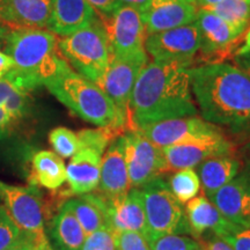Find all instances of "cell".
<instances>
[{
    "label": "cell",
    "instance_id": "cell-1",
    "mask_svg": "<svg viewBox=\"0 0 250 250\" xmlns=\"http://www.w3.org/2000/svg\"><path fill=\"white\" fill-rule=\"evenodd\" d=\"M202 117L239 142H250V76L221 62L190 68Z\"/></svg>",
    "mask_w": 250,
    "mask_h": 250
},
{
    "label": "cell",
    "instance_id": "cell-2",
    "mask_svg": "<svg viewBox=\"0 0 250 250\" xmlns=\"http://www.w3.org/2000/svg\"><path fill=\"white\" fill-rule=\"evenodd\" d=\"M134 127L173 118L195 116L190 68L179 62H147L140 71L131 95Z\"/></svg>",
    "mask_w": 250,
    "mask_h": 250
},
{
    "label": "cell",
    "instance_id": "cell-3",
    "mask_svg": "<svg viewBox=\"0 0 250 250\" xmlns=\"http://www.w3.org/2000/svg\"><path fill=\"white\" fill-rule=\"evenodd\" d=\"M59 39L48 29L9 30L5 52L14 67L2 79L14 88L30 92L72 68L59 51Z\"/></svg>",
    "mask_w": 250,
    "mask_h": 250
},
{
    "label": "cell",
    "instance_id": "cell-4",
    "mask_svg": "<svg viewBox=\"0 0 250 250\" xmlns=\"http://www.w3.org/2000/svg\"><path fill=\"white\" fill-rule=\"evenodd\" d=\"M44 86L83 121L100 127H114L123 133L129 131L105 93L72 68L46 81Z\"/></svg>",
    "mask_w": 250,
    "mask_h": 250
},
{
    "label": "cell",
    "instance_id": "cell-5",
    "mask_svg": "<svg viewBox=\"0 0 250 250\" xmlns=\"http://www.w3.org/2000/svg\"><path fill=\"white\" fill-rule=\"evenodd\" d=\"M58 46L70 66L95 83L107 71L112 56L107 31L99 18L89 26L62 37Z\"/></svg>",
    "mask_w": 250,
    "mask_h": 250
},
{
    "label": "cell",
    "instance_id": "cell-6",
    "mask_svg": "<svg viewBox=\"0 0 250 250\" xmlns=\"http://www.w3.org/2000/svg\"><path fill=\"white\" fill-rule=\"evenodd\" d=\"M146 221L148 227V239L166 234L190 235L186 208L174 193L167 181L158 177L140 188Z\"/></svg>",
    "mask_w": 250,
    "mask_h": 250
},
{
    "label": "cell",
    "instance_id": "cell-7",
    "mask_svg": "<svg viewBox=\"0 0 250 250\" xmlns=\"http://www.w3.org/2000/svg\"><path fill=\"white\" fill-rule=\"evenodd\" d=\"M195 23L199 31V49L193 67L221 64L235 56L246 30L205 9H199Z\"/></svg>",
    "mask_w": 250,
    "mask_h": 250
},
{
    "label": "cell",
    "instance_id": "cell-8",
    "mask_svg": "<svg viewBox=\"0 0 250 250\" xmlns=\"http://www.w3.org/2000/svg\"><path fill=\"white\" fill-rule=\"evenodd\" d=\"M102 23L110 42L112 56L121 59L148 58L145 50L147 37L142 13L131 6L120 4Z\"/></svg>",
    "mask_w": 250,
    "mask_h": 250
},
{
    "label": "cell",
    "instance_id": "cell-9",
    "mask_svg": "<svg viewBox=\"0 0 250 250\" xmlns=\"http://www.w3.org/2000/svg\"><path fill=\"white\" fill-rule=\"evenodd\" d=\"M131 188H140L167 174L162 148L154 145L138 127L122 134Z\"/></svg>",
    "mask_w": 250,
    "mask_h": 250
},
{
    "label": "cell",
    "instance_id": "cell-10",
    "mask_svg": "<svg viewBox=\"0 0 250 250\" xmlns=\"http://www.w3.org/2000/svg\"><path fill=\"white\" fill-rule=\"evenodd\" d=\"M148 62V58L121 59L111 56L107 71L96 85L114 103L122 122L127 129H134L131 121V95L140 71Z\"/></svg>",
    "mask_w": 250,
    "mask_h": 250
},
{
    "label": "cell",
    "instance_id": "cell-11",
    "mask_svg": "<svg viewBox=\"0 0 250 250\" xmlns=\"http://www.w3.org/2000/svg\"><path fill=\"white\" fill-rule=\"evenodd\" d=\"M199 49L196 23L159 31L146 37L145 50L156 62H179L192 68Z\"/></svg>",
    "mask_w": 250,
    "mask_h": 250
},
{
    "label": "cell",
    "instance_id": "cell-12",
    "mask_svg": "<svg viewBox=\"0 0 250 250\" xmlns=\"http://www.w3.org/2000/svg\"><path fill=\"white\" fill-rule=\"evenodd\" d=\"M0 198L14 223L36 246L48 240L44 233L42 202L35 188L9 186L0 181Z\"/></svg>",
    "mask_w": 250,
    "mask_h": 250
},
{
    "label": "cell",
    "instance_id": "cell-13",
    "mask_svg": "<svg viewBox=\"0 0 250 250\" xmlns=\"http://www.w3.org/2000/svg\"><path fill=\"white\" fill-rule=\"evenodd\" d=\"M235 146L224 132L205 136L162 148L167 173L195 168L213 156L234 155Z\"/></svg>",
    "mask_w": 250,
    "mask_h": 250
},
{
    "label": "cell",
    "instance_id": "cell-14",
    "mask_svg": "<svg viewBox=\"0 0 250 250\" xmlns=\"http://www.w3.org/2000/svg\"><path fill=\"white\" fill-rule=\"evenodd\" d=\"M137 127L160 148L224 132L218 126L197 115L144 124Z\"/></svg>",
    "mask_w": 250,
    "mask_h": 250
},
{
    "label": "cell",
    "instance_id": "cell-15",
    "mask_svg": "<svg viewBox=\"0 0 250 250\" xmlns=\"http://www.w3.org/2000/svg\"><path fill=\"white\" fill-rule=\"evenodd\" d=\"M210 201L230 224L250 228V175L240 170Z\"/></svg>",
    "mask_w": 250,
    "mask_h": 250
},
{
    "label": "cell",
    "instance_id": "cell-16",
    "mask_svg": "<svg viewBox=\"0 0 250 250\" xmlns=\"http://www.w3.org/2000/svg\"><path fill=\"white\" fill-rule=\"evenodd\" d=\"M107 203L108 226L116 233L138 232L148 239L149 232L140 189L131 188L125 195Z\"/></svg>",
    "mask_w": 250,
    "mask_h": 250
},
{
    "label": "cell",
    "instance_id": "cell-17",
    "mask_svg": "<svg viewBox=\"0 0 250 250\" xmlns=\"http://www.w3.org/2000/svg\"><path fill=\"white\" fill-rule=\"evenodd\" d=\"M199 8L188 0H152L142 18L146 34L174 29V28L193 23Z\"/></svg>",
    "mask_w": 250,
    "mask_h": 250
},
{
    "label": "cell",
    "instance_id": "cell-18",
    "mask_svg": "<svg viewBox=\"0 0 250 250\" xmlns=\"http://www.w3.org/2000/svg\"><path fill=\"white\" fill-rule=\"evenodd\" d=\"M51 0H0V23L12 29H44Z\"/></svg>",
    "mask_w": 250,
    "mask_h": 250
},
{
    "label": "cell",
    "instance_id": "cell-19",
    "mask_svg": "<svg viewBox=\"0 0 250 250\" xmlns=\"http://www.w3.org/2000/svg\"><path fill=\"white\" fill-rule=\"evenodd\" d=\"M98 188L105 199L123 196L131 189L122 136L112 140L103 153Z\"/></svg>",
    "mask_w": 250,
    "mask_h": 250
},
{
    "label": "cell",
    "instance_id": "cell-20",
    "mask_svg": "<svg viewBox=\"0 0 250 250\" xmlns=\"http://www.w3.org/2000/svg\"><path fill=\"white\" fill-rule=\"evenodd\" d=\"M98 19L87 0H51V15L46 29L57 36H68Z\"/></svg>",
    "mask_w": 250,
    "mask_h": 250
},
{
    "label": "cell",
    "instance_id": "cell-21",
    "mask_svg": "<svg viewBox=\"0 0 250 250\" xmlns=\"http://www.w3.org/2000/svg\"><path fill=\"white\" fill-rule=\"evenodd\" d=\"M102 155L90 148H81L66 167V181L76 195L90 193L99 187Z\"/></svg>",
    "mask_w": 250,
    "mask_h": 250
},
{
    "label": "cell",
    "instance_id": "cell-22",
    "mask_svg": "<svg viewBox=\"0 0 250 250\" xmlns=\"http://www.w3.org/2000/svg\"><path fill=\"white\" fill-rule=\"evenodd\" d=\"M186 214L189 224L190 235L198 240L208 233L219 235L230 226L208 197L197 196L187 203Z\"/></svg>",
    "mask_w": 250,
    "mask_h": 250
},
{
    "label": "cell",
    "instance_id": "cell-23",
    "mask_svg": "<svg viewBox=\"0 0 250 250\" xmlns=\"http://www.w3.org/2000/svg\"><path fill=\"white\" fill-rule=\"evenodd\" d=\"M242 168V162L234 155L213 156L197 166L203 193L208 199L227 183H229Z\"/></svg>",
    "mask_w": 250,
    "mask_h": 250
},
{
    "label": "cell",
    "instance_id": "cell-24",
    "mask_svg": "<svg viewBox=\"0 0 250 250\" xmlns=\"http://www.w3.org/2000/svg\"><path fill=\"white\" fill-rule=\"evenodd\" d=\"M50 233L57 250H81L87 236L67 203L52 220Z\"/></svg>",
    "mask_w": 250,
    "mask_h": 250
},
{
    "label": "cell",
    "instance_id": "cell-25",
    "mask_svg": "<svg viewBox=\"0 0 250 250\" xmlns=\"http://www.w3.org/2000/svg\"><path fill=\"white\" fill-rule=\"evenodd\" d=\"M67 205L73 211L86 235L100 228L108 226L107 203L101 195H80L78 198L67 201Z\"/></svg>",
    "mask_w": 250,
    "mask_h": 250
},
{
    "label": "cell",
    "instance_id": "cell-26",
    "mask_svg": "<svg viewBox=\"0 0 250 250\" xmlns=\"http://www.w3.org/2000/svg\"><path fill=\"white\" fill-rule=\"evenodd\" d=\"M33 169L37 183L49 190L58 189L66 181L64 161L54 152H37L33 158Z\"/></svg>",
    "mask_w": 250,
    "mask_h": 250
},
{
    "label": "cell",
    "instance_id": "cell-27",
    "mask_svg": "<svg viewBox=\"0 0 250 250\" xmlns=\"http://www.w3.org/2000/svg\"><path fill=\"white\" fill-rule=\"evenodd\" d=\"M199 9L218 15L239 29L246 30L250 24V0H223Z\"/></svg>",
    "mask_w": 250,
    "mask_h": 250
},
{
    "label": "cell",
    "instance_id": "cell-28",
    "mask_svg": "<svg viewBox=\"0 0 250 250\" xmlns=\"http://www.w3.org/2000/svg\"><path fill=\"white\" fill-rule=\"evenodd\" d=\"M171 192L182 204H187L201 191V181L197 171L193 168L176 170L168 180Z\"/></svg>",
    "mask_w": 250,
    "mask_h": 250
},
{
    "label": "cell",
    "instance_id": "cell-29",
    "mask_svg": "<svg viewBox=\"0 0 250 250\" xmlns=\"http://www.w3.org/2000/svg\"><path fill=\"white\" fill-rule=\"evenodd\" d=\"M124 134L114 127H99V129H83L77 133L80 149L90 148L103 155L112 140Z\"/></svg>",
    "mask_w": 250,
    "mask_h": 250
},
{
    "label": "cell",
    "instance_id": "cell-30",
    "mask_svg": "<svg viewBox=\"0 0 250 250\" xmlns=\"http://www.w3.org/2000/svg\"><path fill=\"white\" fill-rule=\"evenodd\" d=\"M49 142L55 153L62 159L72 158L80 151V144L77 133L67 127H56L49 133Z\"/></svg>",
    "mask_w": 250,
    "mask_h": 250
},
{
    "label": "cell",
    "instance_id": "cell-31",
    "mask_svg": "<svg viewBox=\"0 0 250 250\" xmlns=\"http://www.w3.org/2000/svg\"><path fill=\"white\" fill-rule=\"evenodd\" d=\"M152 250H202L199 241L188 235L166 234L148 240Z\"/></svg>",
    "mask_w": 250,
    "mask_h": 250
},
{
    "label": "cell",
    "instance_id": "cell-32",
    "mask_svg": "<svg viewBox=\"0 0 250 250\" xmlns=\"http://www.w3.org/2000/svg\"><path fill=\"white\" fill-rule=\"evenodd\" d=\"M29 237L19 228L5 206H0V250H8Z\"/></svg>",
    "mask_w": 250,
    "mask_h": 250
},
{
    "label": "cell",
    "instance_id": "cell-33",
    "mask_svg": "<svg viewBox=\"0 0 250 250\" xmlns=\"http://www.w3.org/2000/svg\"><path fill=\"white\" fill-rule=\"evenodd\" d=\"M81 250H117V233L109 226L86 236Z\"/></svg>",
    "mask_w": 250,
    "mask_h": 250
},
{
    "label": "cell",
    "instance_id": "cell-34",
    "mask_svg": "<svg viewBox=\"0 0 250 250\" xmlns=\"http://www.w3.org/2000/svg\"><path fill=\"white\" fill-rule=\"evenodd\" d=\"M217 236L226 241L233 250H250V228L232 224Z\"/></svg>",
    "mask_w": 250,
    "mask_h": 250
},
{
    "label": "cell",
    "instance_id": "cell-35",
    "mask_svg": "<svg viewBox=\"0 0 250 250\" xmlns=\"http://www.w3.org/2000/svg\"><path fill=\"white\" fill-rule=\"evenodd\" d=\"M117 250H152L148 240L138 232L117 233Z\"/></svg>",
    "mask_w": 250,
    "mask_h": 250
},
{
    "label": "cell",
    "instance_id": "cell-36",
    "mask_svg": "<svg viewBox=\"0 0 250 250\" xmlns=\"http://www.w3.org/2000/svg\"><path fill=\"white\" fill-rule=\"evenodd\" d=\"M7 114L13 118V121H17L20 118L26 111L27 107V93L19 90L17 88L13 89L9 98L6 100V102L2 104Z\"/></svg>",
    "mask_w": 250,
    "mask_h": 250
},
{
    "label": "cell",
    "instance_id": "cell-37",
    "mask_svg": "<svg viewBox=\"0 0 250 250\" xmlns=\"http://www.w3.org/2000/svg\"><path fill=\"white\" fill-rule=\"evenodd\" d=\"M199 241L202 250H233L232 247L223 239L214 235L213 233H208L201 237Z\"/></svg>",
    "mask_w": 250,
    "mask_h": 250
},
{
    "label": "cell",
    "instance_id": "cell-38",
    "mask_svg": "<svg viewBox=\"0 0 250 250\" xmlns=\"http://www.w3.org/2000/svg\"><path fill=\"white\" fill-rule=\"evenodd\" d=\"M87 1L102 18L110 15L114 12V9L120 5L117 0H87Z\"/></svg>",
    "mask_w": 250,
    "mask_h": 250
},
{
    "label": "cell",
    "instance_id": "cell-39",
    "mask_svg": "<svg viewBox=\"0 0 250 250\" xmlns=\"http://www.w3.org/2000/svg\"><path fill=\"white\" fill-rule=\"evenodd\" d=\"M14 67V62L12 58L6 54L5 51L0 50V80L6 76L8 71H11Z\"/></svg>",
    "mask_w": 250,
    "mask_h": 250
},
{
    "label": "cell",
    "instance_id": "cell-40",
    "mask_svg": "<svg viewBox=\"0 0 250 250\" xmlns=\"http://www.w3.org/2000/svg\"><path fill=\"white\" fill-rule=\"evenodd\" d=\"M233 62L240 70L245 71L250 76V52L245 55H237L233 57Z\"/></svg>",
    "mask_w": 250,
    "mask_h": 250
},
{
    "label": "cell",
    "instance_id": "cell-41",
    "mask_svg": "<svg viewBox=\"0 0 250 250\" xmlns=\"http://www.w3.org/2000/svg\"><path fill=\"white\" fill-rule=\"evenodd\" d=\"M14 87L6 80H0V105H2L6 102V100L9 98Z\"/></svg>",
    "mask_w": 250,
    "mask_h": 250
},
{
    "label": "cell",
    "instance_id": "cell-42",
    "mask_svg": "<svg viewBox=\"0 0 250 250\" xmlns=\"http://www.w3.org/2000/svg\"><path fill=\"white\" fill-rule=\"evenodd\" d=\"M120 4L131 6V7L138 9V11L142 13L143 11H145L147 8V6L151 4L152 0H117Z\"/></svg>",
    "mask_w": 250,
    "mask_h": 250
},
{
    "label": "cell",
    "instance_id": "cell-43",
    "mask_svg": "<svg viewBox=\"0 0 250 250\" xmlns=\"http://www.w3.org/2000/svg\"><path fill=\"white\" fill-rule=\"evenodd\" d=\"M242 161H243V168L247 174L250 175V142L246 143L242 147Z\"/></svg>",
    "mask_w": 250,
    "mask_h": 250
},
{
    "label": "cell",
    "instance_id": "cell-44",
    "mask_svg": "<svg viewBox=\"0 0 250 250\" xmlns=\"http://www.w3.org/2000/svg\"><path fill=\"white\" fill-rule=\"evenodd\" d=\"M249 52H250V26H249L248 29H246V31H245L243 42L241 43V45L239 46V49L236 50L235 56L249 54Z\"/></svg>",
    "mask_w": 250,
    "mask_h": 250
},
{
    "label": "cell",
    "instance_id": "cell-45",
    "mask_svg": "<svg viewBox=\"0 0 250 250\" xmlns=\"http://www.w3.org/2000/svg\"><path fill=\"white\" fill-rule=\"evenodd\" d=\"M36 249V243L30 239V237H26L21 242H19L17 246L12 247L8 250H35Z\"/></svg>",
    "mask_w": 250,
    "mask_h": 250
},
{
    "label": "cell",
    "instance_id": "cell-46",
    "mask_svg": "<svg viewBox=\"0 0 250 250\" xmlns=\"http://www.w3.org/2000/svg\"><path fill=\"white\" fill-rule=\"evenodd\" d=\"M223 1V0H192V4H195L197 7H205V6H210V5H214L217 2Z\"/></svg>",
    "mask_w": 250,
    "mask_h": 250
},
{
    "label": "cell",
    "instance_id": "cell-47",
    "mask_svg": "<svg viewBox=\"0 0 250 250\" xmlns=\"http://www.w3.org/2000/svg\"><path fill=\"white\" fill-rule=\"evenodd\" d=\"M8 33H9L8 28H6L5 26H2V24L0 23V43H2V44H4V41Z\"/></svg>",
    "mask_w": 250,
    "mask_h": 250
},
{
    "label": "cell",
    "instance_id": "cell-48",
    "mask_svg": "<svg viewBox=\"0 0 250 250\" xmlns=\"http://www.w3.org/2000/svg\"><path fill=\"white\" fill-rule=\"evenodd\" d=\"M35 250H55V249L52 248L48 240H46V241L40 243V245H37Z\"/></svg>",
    "mask_w": 250,
    "mask_h": 250
},
{
    "label": "cell",
    "instance_id": "cell-49",
    "mask_svg": "<svg viewBox=\"0 0 250 250\" xmlns=\"http://www.w3.org/2000/svg\"><path fill=\"white\" fill-rule=\"evenodd\" d=\"M188 1H190V2H192V0H188Z\"/></svg>",
    "mask_w": 250,
    "mask_h": 250
},
{
    "label": "cell",
    "instance_id": "cell-50",
    "mask_svg": "<svg viewBox=\"0 0 250 250\" xmlns=\"http://www.w3.org/2000/svg\"><path fill=\"white\" fill-rule=\"evenodd\" d=\"M0 199H1V198H0Z\"/></svg>",
    "mask_w": 250,
    "mask_h": 250
}]
</instances>
